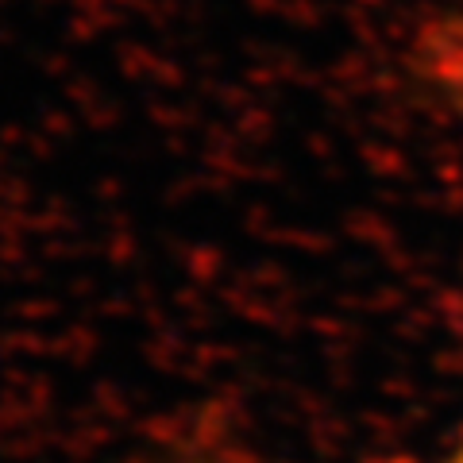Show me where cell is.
<instances>
[{"label":"cell","mask_w":463,"mask_h":463,"mask_svg":"<svg viewBox=\"0 0 463 463\" xmlns=\"http://www.w3.org/2000/svg\"><path fill=\"white\" fill-rule=\"evenodd\" d=\"M413 66L463 132V8L437 12L417 27Z\"/></svg>","instance_id":"1"},{"label":"cell","mask_w":463,"mask_h":463,"mask_svg":"<svg viewBox=\"0 0 463 463\" xmlns=\"http://www.w3.org/2000/svg\"><path fill=\"white\" fill-rule=\"evenodd\" d=\"M166 463H279V459H267L251 452V448H240V444H228L221 437H185L174 456ZM390 463H463V437L448 448V452L432 456V459H413V456H402V459H390Z\"/></svg>","instance_id":"2"}]
</instances>
